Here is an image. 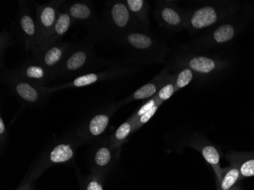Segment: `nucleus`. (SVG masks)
Instances as JSON below:
<instances>
[{"instance_id":"nucleus-10","label":"nucleus","mask_w":254,"mask_h":190,"mask_svg":"<svg viewBox=\"0 0 254 190\" xmlns=\"http://www.w3.org/2000/svg\"><path fill=\"white\" fill-rule=\"evenodd\" d=\"M72 21H73V20L71 18L66 9L61 11L59 15H58L57 21H56L52 33H51L49 41L44 47L48 45V44L59 42L60 39L68 32V30L72 26Z\"/></svg>"},{"instance_id":"nucleus-23","label":"nucleus","mask_w":254,"mask_h":190,"mask_svg":"<svg viewBox=\"0 0 254 190\" xmlns=\"http://www.w3.org/2000/svg\"><path fill=\"white\" fill-rule=\"evenodd\" d=\"M101 76V75L97 73L85 74V75H81V76L75 78L71 84V86L75 87V88L88 86V85H92L94 83L97 82L100 79Z\"/></svg>"},{"instance_id":"nucleus-2","label":"nucleus","mask_w":254,"mask_h":190,"mask_svg":"<svg viewBox=\"0 0 254 190\" xmlns=\"http://www.w3.org/2000/svg\"><path fill=\"white\" fill-rule=\"evenodd\" d=\"M62 2H52L39 5L37 8L36 23L38 27V45L34 53L44 47L49 41L56 21L59 15Z\"/></svg>"},{"instance_id":"nucleus-7","label":"nucleus","mask_w":254,"mask_h":190,"mask_svg":"<svg viewBox=\"0 0 254 190\" xmlns=\"http://www.w3.org/2000/svg\"><path fill=\"white\" fill-rule=\"evenodd\" d=\"M18 76L40 86L49 82L54 78L49 70L37 61L24 64L18 72Z\"/></svg>"},{"instance_id":"nucleus-29","label":"nucleus","mask_w":254,"mask_h":190,"mask_svg":"<svg viewBox=\"0 0 254 190\" xmlns=\"http://www.w3.org/2000/svg\"><path fill=\"white\" fill-rule=\"evenodd\" d=\"M86 190H103V187L98 181H92L88 184Z\"/></svg>"},{"instance_id":"nucleus-11","label":"nucleus","mask_w":254,"mask_h":190,"mask_svg":"<svg viewBox=\"0 0 254 190\" xmlns=\"http://www.w3.org/2000/svg\"><path fill=\"white\" fill-rule=\"evenodd\" d=\"M68 13L73 21L81 23H88L94 16L93 9L86 2H75L66 8Z\"/></svg>"},{"instance_id":"nucleus-3","label":"nucleus","mask_w":254,"mask_h":190,"mask_svg":"<svg viewBox=\"0 0 254 190\" xmlns=\"http://www.w3.org/2000/svg\"><path fill=\"white\" fill-rule=\"evenodd\" d=\"M91 60L90 51L86 48H77L65 59V62L57 72L58 75H72L83 69Z\"/></svg>"},{"instance_id":"nucleus-19","label":"nucleus","mask_w":254,"mask_h":190,"mask_svg":"<svg viewBox=\"0 0 254 190\" xmlns=\"http://www.w3.org/2000/svg\"><path fill=\"white\" fill-rule=\"evenodd\" d=\"M73 157V150L70 145L61 144L56 146L50 154L53 163H64L69 161Z\"/></svg>"},{"instance_id":"nucleus-8","label":"nucleus","mask_w":254,"mask_h":190,"mask_svg":"<svg viewBox=\"0 0 254 190\" xmlns=\"http://www.w3.org/2000/svg\"><path fill=\"white\" fill-rule=\"evenodd\" d=\"M108 21L113 28L127 29L133 21V17L126 2H115L108 8Z\"/></svg>"},{"instance_id":"nucleus-28","label":"nucleus","mask_w":254,"mask_h":190,"mask_svg":"<svg viewBox=\"0 0 254 190\" xmlns=\"http://www.w3.org/2000/svg\"><path fill=\"white\" fill-rule=\"evenodd\" d=\"M161 103H159V104L154 106L152 109L150 110L148 112L145 113L144 115H142L140 118L138 119V121H135V124H134L133 131H135V130L138 129V128H140L144 124L148 123V121L152 118V117L155 115V113L158 111V108H159V106L161 105Z\"/></svg>"},{"instance_id":"nucleus-31","label":"nucleus","mask_w":254,"mask_h":190,"mask_svg":"<svg viewBox=\"0 0 254 190\" xmlns=\"http://www.w3.org/2000/svg\"><path fill=\"white\" fill-rule=\"evenodd\" d=\"M231 190H241V189L240 188L239 186H235V187Z\"/></svg>"},{"instance_id":"nucleus-24","label":"nucleus","mask_w":254,"mask_h":190,"mask_svg":"<svg viewBox=\"0 0 254 190\" xmlns=\"http://www.w3.org/2000/svg\"><path fill=\"white\" fill-rule=\"evenodd\" d=\"M193 71L190 68H184L178 73L175 80L176 90L181 89L188 86L193 78Z\"/></svg>"},{"instance_id":"nucleus-27","label":"nucleus","mask_w":254,"mask_h":190,"mask_svg":"<svg viewBox=\"0 0 254 190\" xmlns=\"http://www.w3.org/2000/svg\"><path fill=\"white\" fill-rule=\"evenodd\" d=\"M159 103H161V101H158L157 97H154L152 99L148 100V101L145 103L135 113L132 117H131V120H132L133 124H135V121H138V119L140 118L142 115L145 114V113L149 111L150 110L152 109L153 108L154 106L156 105V104H159ZM162 104V103H161Z\"/></svg>"},{"instance_id":"nucleus-16","label":"nucleus","mask_w":254,"mask_h":190,"mask_svg":"<svg viewBox=\"0 0 254 190\" xmlns=\"http://www.w3.org/2000/svg\"><path fill=\"white\" fill-rule=\"evenodd\" d=\"M126 4L133 18L141 21L143 25H148V5L147 2L144 0H127Z\"/></svg>"},{"instance_id":"nucleus-6","label":"nucleus","mask_w":254,"mask_h":190,"mask_svg":"<svg viewBox=\"0 0 254 190\" xmlns=\"http://www.w3.org/2000/svg\"><path fill=\"white\" fill-rule=\"evenodd\" d=\"M218 19V13L216 8L212 5H205L195 10L191 14L188 23L191 29L200 31L212 26Z\"/></svg>"},{"instance_id":"nucleus-9","label":"nucleus","mask_w":254,"mask_h":190,"mask_svg":"<svg viewBox=\"0 0 254 190\" xmlns=\"http://www.w3.org/2000/svg\"><path fill=\"white\" fill-rule=\"evenodd\" d=\"M227 158L237 165L241 180L254 177V153H233L228 154Z\"/></svg>"},{"instance_id":"nucleus-5","label":"nucleus","mask_w":254,"mask_h":190,"mask_svg":"<svg viewBox=\"0 0 254 190\" xmlns=\"http://www.w3.org/2000/svg\"><path fill=\"white\" fill-rule=\"evenodd\" d=\"M11 81H12L11 88H13L14 92L26 102H38L42 98L43 94H45L41 89L43 87L30 82L18 75Z\"/></svg>"},{"instance_id":"nucleus-20","label":"nucleus","mask_w":254,"mask_h":190,"mask_svg":"<svg viewBox=\"0 0 254 190\" xmlns=\"http://www.w3.org/2000/svg\"><path fill=\"white\" fill-rule=\"evenodd\" d=\"M110 117L106 114H98L91 119L90 121L88 129L90 133L93 136H98L105 132L108 124H109Z\"/></svg>"},{"instance_id":"nucleus-17","label":"nucleus","mask_w":254,"mask_h":190,"mask_svg":"<svg viewBox=\"0 0 254 190\" xmlns=\"http://www.w3.org/2000/svg\"><path fill=\"white\" fill-rule=\"evenodd\" d=\"M130 47L138 51H145L153 46V39L148 34L140 32H131L126 37Z\"/></svg>"},{"instance_id":"nucleus-25","label":"nucleus","mask_w":254,"mask_h":190,"mask_svg":"<svg viewBox=\"0 0 254 190\" xmlns=\"http://www.w3.org/2000/svg\"><path fill=\"white\" fill-rule=\"evenodd\" d=\"M111 160V153L107 147H101L98 150L95 156V161L99 167H105Z\"/></svg>"},{"instance_id":"nucleus-22","label":"nucleus","mask_w":254,"mask_h":190,"mask_svg":"<svg viewBox=\"0 0 254 190\" xmlns=\"http://www.w3.org/2000/svg\"><path fill=\"white\" fill-rule=\"evenodd\" d=\"M235 34V27L230 24H225L215 29L212 34V39L218 44H224L233 39Z\"/></svg>"},{"instance_id":"nucleus-21","label":"nucleus","mask_w":254,"mask_h":190,"mask_svg":"<svg viewBox=\"0 0 254 190\" xmlns=\"http://www.w3.org/2000/svg\"><path fill=\"white\" fill-rule=\"evenodd\" d=\"M159 88V84L158 81L149 82L145 84L143 86L137 89L129 98L130 101L136 100H146L152 98L156 94Z\"/></svg>"},{"instance_id":"nucleus-26","label":"nucleus","mask_w":254,"mask_h":190,"mask_svg":"<svg viewBox=\"0 0 254 190\" xmlns=\"http://www.w3.org/2000/svg\"><path fill=\"white\" fill-rule=\"evenodd\" d=\"M176 86L175 82H168L165 84L164 86L161 87V89L158 91L156 97L158 101L161 103L171 98L174 93L176 91Z\"/></svg>"},{"instance_id":"nucleus-4","label":"nucleus","mask_w":254,"mask_h":190,"mask_svg":"<svg viewBox=\"0 0 254 190\" xmlns=\"http://www.w3.org/2000/svg\"><path fill=\"white\" fill-rule=\"evenodd\" d=\"M18 26L25 40V45L28 49L35 51L38 45V32L36 19L33 18L28 10H22L18 19Z\"/></svg>"},{"instance_id":"nucleus-1","label":"nucleus","mask_w":254,"mask_h":190,"mask_svg":"<svg viewBox=\"0 0 254 190\" xmlns=\"http://www.w3.org/2000/svg\"><path fill=\"white\" fill-rule=\"evenodd\" d=\"M74 49L75 46L68 43L59 41L48 44L35 52V61L48 68L54 76Z\"/></svg>"},{"instance_id":"nucleus-12","label":"nucleus","mask_w":254,"mask_h":190,"mask_svg":"<svg viewBox=\"0 0 254 190\" xmlns=\"http://www.w3.org/2000/svg\"><path fill=\"white\" fill-rule=\"evenodd\" d=\"M201 154L205 161L212 167L216 177L218 184L222 179V168L220 164V154L218 149L212 145H205L200 148Z\"/></svg>"},{"instance_id":"nucleus-14","label":"nucleus","mask_w":254,"mask_h":190,"mask_svg":"<svg viewBox=\"0 0 254 190\" xmlns=\"http://www.w3.org/2000/svg\"><path fill=\"white\" fill-rule=\"evenodd\" d=\"M241 180L239 169L235 164L222 170V179L217 184V190H231Z\"/></svg>"},{"instance_id":"nucleus-15","label":"nucleus","mask_w":254,"mask_h":190,"mask_svg":"<svg viewBox=\"0 0 254 190\" xmlns=\"http://www.w3.org/2000/svg\"><path fill=\"white\" fill-rule=\"evenodd\" d=\"M189 68L199 74H209L217 68L215 61L209 57H194L188 62Z\"/></svg>"},{"instance_id":"nucleus-13","label":"nucleus","mask_w":254,"mask_h":190,"mask_svg":"<svg viewBox=\"0 0 254 190\" xmlns=\"http://www.w3.org/2000/svg\"><path fill=\"white\" fill-rule=\"evenodd\" d=\"M158 16L164 26L168 28H180L184 22L182 15L180 11L170 5L161 7L158 12Z\"/></svg>"},{"instance_id":"nucleus-18","label":"nucleus","mask_w":254,"mask_h":190,"mask_svg":"<svg viewBox=\"0 0 254 190\" xmlns=\"http://www.w3.org/2000/svg\"><path fill=\"white\" fill-rule=\"evenodd\" d=\"M133 127L134 124L131 119L118 127L114 133L112 145H111L114 149L119 148L124 143L126 139L130 135L131 132H133Z\"/></svg>"},{"instance_id":"nucleus-30","label":"nucleus","mask_w":254,"mask_h":190,"mask_svg":"<svg viewBox=\"0 0 254 190\" xmlns=\"http://www.w3.org/2000/svg\"><path fill=\"white\" fill-rule=\"evenodd\" d=\"M5 131V124H4L3 120L2 118L0 119V135H3Z\"/></svg>"}]
</instances>
